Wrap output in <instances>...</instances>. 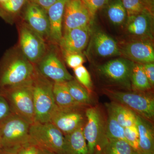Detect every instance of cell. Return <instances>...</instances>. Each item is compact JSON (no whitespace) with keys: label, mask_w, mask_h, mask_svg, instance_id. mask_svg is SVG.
Returning a JSON list of instances; mask_svg holds the SVG:
<instances>
[{"label":"cell","mask_w":154,"mask_h":154,"mask_svg":"<svg viewBox=\"0 0 154 154\" xmlns=\"http://www.w3.org/2000/svg\"><path fill=\"white\" fill-rule=\"evenodd\" d=\"M36 66L19 50H14L0 67V88L22 85L33 80Z\"/></svg>","instance_id":"obj_1"},{"label":"cell","mask_w":154,"mask_h":154,"mask_svg":"<svg viewBox=\"0 0 154 154\" xmlns=\"http://www.w3.org/2000/svg\"><path fill=\"white\" fill-rule=\"evenodd\" d=\"M53 84L54 82L42 75L36 70L32 82L35 122H36L50 121L53 112L57 107L53 92Z\"/></svg>","instance_id":"obj_2"},{"label":"cell","mask_w":154,"mask_h":154,"mask_svg":"<svg viewBox=\"0 0 154 154\" xmlns=\"http://www.w3.org/2000/svg\"><path fill=\"white\" fill-rule=\"evenodd\" d=\"M32 80L15 87L0 88V92L8 101L12 113L22 117L30 125L35 122Z\"/></svg>","instance_id":"obj_3"},{"label":"cell","mask_w":154,"mask_h":154,"mask_svg":"<svg viewBox=\"0 0 154 154\" xmlns=\"http://www.w3.org/2000/svg\"><path fill=\"white\" fill-rule=\"evenodd\" d=\"M86 121L83 133L90 154L101 153L107 141L106 122L98 107H90L85 110Z\"/></svg>","instance_id":"obj_4"},{"label":"cell","mask_w":154,"mask_h":154,"mask_svg":"<svg viewBox=\"0 0 154 154\" xmlns=\"http://www.w3.org/2000/svg\"><path fill=\"white\" fill-rule=\"evenodd\" d=\"M29 134L32 143L56 154H63L64 135L50 122H35L30 125Z\"/></svg>","instance_id":"obj_5"},{"label":"cell","mask_w":154,"mask_h":154,"mask_svg":"<svg viewBox=\"0 0 154 154\" xmlns=\"http://www.w3.org/2000/svg\"><path fill=\"white\" fill-rule=\"evenodd\" d=\"M103 93L113 102L125 106L148 120L154 116V100L152 97L136 92L104 89Z\"/></svg>","instance_id":"obj_6"},{"label":"cell","mask_w":154,"mask_h":154,"mask_svg":"<svg viewBox=\"0 0 154 154\" xmlns=\"http://www.w3.org/2000/svg\"><path fill=\"white\" fill-rule=\"evenodd\" d=\"M30 126L22 117L11 113L0 123L3 148L20 147L32 143L29 134Z\"/></svg>","instance_id":"obj_7"},{"label":"cell","mask_w":154,"mask_h":154,"mask_svg":"<svg viewBox=\"0 0 154 154\" xmlns=\"http://www.w3.org/2000/svg\"><path fill=\"white\" fill-rule=\"evenodd\" d=\"M19 37L21 52L29 61L36 64L47 51L45 39L25 23L19 27Z\"/></svg>","instance_id":"obj_8"},{"label":"cell","mask_w":154,"mask_h":154,"mask_svg":"<svg viewBox=\"0 0 154 154\" xmlns=\"http://www.w3.org/2000/svg\"><path fill=\"white\" fill-rule=\"evenodd\" d=\"M35 65L40 75L54 82H67L73 79L54 49H48Z\"/></svg>","instance_id":"obj_9"},{"label":"cell","mask_w":154,"mask_h":154,"mask_svg":"<svg viewBox=\"0 0 154 154\" xmlns=\"http://www.w3.org/2000/svg\"><path fill=\"white\" fill-rule=\"evenodd\" d=\"M84 108L83 107L62 108L57 106L50 122L64 135L71 133L84 126L86 121Z\"/></svg>","instance_id":"obj_10"},{"label":"cell","mask_w":154,"mask_h":154,"mask_svg":"<svg viewBox=\"0 0 154 154\" xmlns=\"http://www.w3.org/2000/svg\"><path fill=\"white\" fill-rule=\"evenodd\" d=\"M134 62L125 58L112 60L100 66L98 71L102 76L111 82L130 88L131 75Z\"/></svg>","instance_id":"obj_11"},{"label":"cell","mask_w":154,"mask_h":154,"mask_svg":"<svg viewBox=\"0 0 154 154\" xmlns=\"http://www.w3.org/2000/svg\"><path fill=\"white\" fill-rule=\"evenodd\" d=\"M94 19L81 0H67L64 11V31L91 26Z\"/></svg>","instance_id":"obj_12"},{"label":"cell","mask_w":154,"mask_h":154,"mask_svg":"<svg viewBox=\"0 0 154 154\" xmlns=\"http://www.w3.org/2000/svg\"><path fill=\"white\" fill-rule=\"evenodd\" d=\"M152 39L140 38L129 42L119 47L121 55L135 63L154 62V49Z\"/></svg>","instance_id":"obj_13"},{"label":"cell","mask_w":154,"mask_h":154,"mask_svg":"<svg viewBox=\"0 0 154 154\" xmlns=\"http://www.w3.org/2000/svg\"><path fill=\"white\" fill-rule=\"evenodd\" d=\"M91 32V26L64 31L58 43L63 53H82L90 41Z\"/></svg>","instance_id":"obj_14"},{"label":"cell","mask_w":154,"mask_h":154,"mask_svg":"<svg viewBox=\"0 0 154 154\" xmlns=\"http://www.w3.org/2000/svg\"><path fill=\"white\" fill-rule=\"evenodd\" d=\"M25 23L45 39H49L50 25L47 11L30 1L25 9Z\"/></svg>","instance_id":"obj_15"},{"label":"cell","mask_w":154,"mask_h":154,"mask_svg":"<svg viewBox=\"0 0 154 154\" xmlns=\"http://www.w3.org/2000/svg\"><path fill=\"white\" fill-rule=\"evenodd\" d=\"M89 49L93 55L100 58L121 55L117 42L101 30H96L92 34Z\"/></svg>","instance_id":"obj_16"},{"label":"cell","mask_w":154,"mask_h":154,"mask_svg":"<svg viewBox=\"0 0 154 154\" xmlns=\"http://www.w3.org/2000/svg\"><path fill=\"white\" fill-rule=\"evenodd\" d=\"M153 16V13L145 12L127 17V31L132 36L152 40Z\"/></svg>","instance_id":"obj_17"},{"label":"cell","mask_w":154,"mask_h":154,"mask_svg":"<svg viewBox=\"0 0 154 154\" xmlns=\"http://www.w3.org/2000/svg\"><path fill=\"white\" fill-rule=\"evenodd\" d=\"M67 0H58L47 11L50 25L49 39L58 44L63 36L65 6Z\"/></svg>","instance_id":"obj_18"},{"label":"cell","mask_w":154,"mask_h":154,"mask_svg":"<svg viewBox=\"0 0 154 154\" xmlns=\"http://www.w3.org/2000/svg\"><path fill=\"white\" fill-rule=\"evenodd\" d=\"M139 134L140 152L154 154V137L152 125L148 119L137 114L136 123Z\"/></svg>","instance_id":"obj_19"},{"label":"cell","mask_w":154,"mask_h":154,"mask_svg":"<svg viewBox=\"0 0 154 154\" xmlns=\"http://www.w3.org/2000/svg\"><path fill=\"white\" fill-rule=\"evenodd\" d=\"M83 127L65 135L63 154H90L83 135Z\"/></svg>","instance_id":"obj_20"},{"label":"cell","mask_w":154,"mask_h":154,"mask_svg":"<svg viewBox=\"0 0 154 154\" xmlns=\"http://www.w3.org/2000/svg\"><path fill=\"white\" fill-rule=\"evenodd\" d=\"M119 124L124 128L136 125L137 114L123 105L113 102L106 105Z\"/></svg>","instance_id":"obj_21"},{"label":"cell","mask_w":154,"mask_h":154,"mask_svg":"<svg viewBox=\"0 0 154 154\" xmlns=\"http://www.w3.org/2000/svg\"><path fill=\"white\" fill-rule=\"evenodd\" d=\"M53 92L55 104L58 107L62 108L86 107L74 100L69 92L66 82H54Z\"/></svg>","instance_id":"obj_22"},{"label":"cell","mask_w":154,"mask_h":154,"mask_svg":"<svg viewBox=\"0 0 154 154\" xmlns=\"http://www.w3.org/2000/svg\"><path fill=\"white\" fill-rule=\"evenodd\" d=\"M105 7L107 18L113 25L119 26L126 21L127 14L121 0H109Z\"/></svg>","instance_id":"obj_23"},{"label":"cell","mask_w":154,"mask_h":154,"mask_svg":"<svg viewBox=\"0 0 154 154\" xmlns=\"http://www.w3.org/2000/svg\"><path fill=\"white\" fill-rule=\"evenodd\" d=\"M66 84L70 94L76 102L85 107L92 105L90 93L78 81L73 79L67 82Z\"/></svg>","instance_id":"obj_24"},{"label":"cell","mask_w":154,"mask_h":154,"mask_svg":"<svg viewBox=\"0 0 154 154\" xmlns=\"http://www.w3.org/2000/svg\"><path fill=\"white\" fill-rule=\"evenodd\" d=\"M131 86L140 92L149 91L152 86L146 75L141 64L134 63L131 75Z\"/></svg>","instance_id":"obj_25"},{"label":"cell","mask_w":154,"mask_h":154,"mask_svg":"<svg viewBox=\"0 0 154 154\" xmlns=\"http://www.w3.org/2000/svg\"><path fill=\"white\" fill-rule=\"evenodd\" d=\"M107 139L100 153L136 154V152L126 141L123 140Z\"/></svg>","instance_id":"obj_26"},{"label":"cell","mask_w":154,"mask_h":154,"mask_svg":"<svg viewBox=\"0 0 154 154\" xmlns=\"http://www.w3.org/2000/svg\"><path fill=\"white\" fill-rule=\"evenodd\" d=\"M107 118L106 122L105 134L109 139H119L125 140V128L117 122L112 113L107 109ZM126 141V140H125Z\"/></svg>","instance_id":"obj_27"},{"label":"cell","mask_w":154,"mask_h":154,"mask_svg":"<svg viewBox=\"0 0 154 154\" xmlns=\"http://www.w3.org/2000/svg\"><path fill=\"white\" fill-rule=\"evenodd\" d=\"M126 11L127 17L145 12L153 13V9L144 0H121Z\"/></svg>","instance_id":"obj_28"},{"label":"cell","mask_w":154,"mask_h":154,"mask_svg":"<svg viewBox=\"0 0 154 154\" xmlns=\"http://www.w3.org/2000/svg\"><path fill=\"white\" fill-rule=\"evenodd\" d=\"M28 0H8L1 4V8L7 15L11 17H15L19 13Z\"/></svg>","instance_id":"obj_29"},{"label":"cell","mask_w":154,"mask_h":154,"mask_svg":"<svg viewBox=\"0 0 154 154\" xmlns=\"http://www.w3.org/2000/svg\"><path fill=\"white\" fill-rule=\"evenodd\" d=\"M77 81L83 87L91 91L93 87L91 75L85 67L82 65L73 69Z\"/></svg>","instance_id":"obj_30"},{"label":"cell","mask_w":154,"mask_h":154,"mask_svg":"<svg viewBox=\"0 0 154 154\" xmlns=\"http://www.w3.org/2000/svg\"><path fill=\"white\" fill-rule=\"evenodd\" d=\"M124 136L125 140L136 152H140L139 141V134L136 125L125 128Z\"/></svg>","instance_id":"obj_31"},{"label":"cell","mask_w":154,"mask_h":154,"mask_svg":"<svg viewBox=\"0 0 154 154\" xmlns=\"http://www.w3.org/2000/svg\"><path fill=\"white\" fill-rule=\"evenodd\" d=\"M63 54L67 65L71 68H76L83 65L85 62V58L82 53H69Z\"/></svg>","instance_id":"obj_32"},{"label":"cell","mask_w":154,"mask_h":154,"mask_svg":"<svg viewBox=\"0 0 154 154\" xmlns=\"http://www.w3.org/2000/svg\"><path fill=\"white\" fill-rule=\"evenodd\" d=\"M86 6L91 14L92 19H94L96 13L99 10L105 8L109 0H81Z\"/></svg>","instance_id":"obj_33"},{"label":"cell","mask_w":154,"mask_h":154,"mask_svg":"<svg viewBox=\"0 0 154 154\" xmlns=\"http://www.w3.org/2000/svg\"><path fill=\"white\" fill-rule=\"evenodd\" d=\"M12 113L8 101L0 92V123Z\"/></svg>","instance_id":"obj_34"},{"label":"cell","mask_w":154,"mask_h":154,"mask_svg":"<svg viewBox=\"0 0 154 154\" xmlns=\"http://www.w3.org/2000/svg\"><path fill=\"white\" fill-rule=\"evenodd\" d=\"M39 147L33 143H29L20 147L17 154H38Z\"/></svg>","instance_id":"obj_35"},{"label":"cell","mask_w":154,"mask_h":154,"mask_svg":"<svg viewBox=\"0 0 154 154\" xmlns=\"http://www.w3.org/2000/svg\"><path fill=\"white\" fill-rule=\"evenodd\" d=\"M143 68L149 82L152 86L154 85V63H149L143 64Z\"/></svg>","instance_id":"obj_36"},{"label":"cell","mask_w":154,"mask_h":154,"mask_svg":"<svg viewBox=\"0 0 154 154\" xmlns=\"http://www.w3.org/2000/svg\"><path fill=\"white\" fill-rule=\"evenodd\" d=\"M30 2L35 3L38 6H40L42 8L48 11V9L54 5L58 0H29Z\"/></svg>","instance_id":"obj_37"},{"label":"cell","mask_w":154,"mask_h":154,"mask_svg":"<svg viewBox=\"0 0 154 154\" xmlns=\"http://www.w3.org/2000/svg\"><path fill=\"white\" fill-rule=\"evenodd\" d=\"M19 147L3 148L0 152V154H17V150Z\"/></svg>","instance_id":"obj_38"},{"label":"cell","mask_w":154,"mask_h":154,"mask_svg":"<svg viewBox=\"0 0 154 154\" xmlns=\"http://www.w3.org/2000/svg\"><path fill=\"white\" fill-rule=\"evenodd\" d=\"M38 154H56L53 152H52L50 151L45 149L41 148L39 147Z\"/></svg>","instance_id":"obj_39"},{"label":"cell","mask_w":154,"mask_h":154,"mask_svg":"<svg viewBox=\"0 0 154 154\" xmlns=\"http://www.w3.org/2000/svg\"><path fill=\"white\" fill-rule=\"evenodd\" d=\"M152 9L154 10V1L152 0H144Z\"/></svg>","instance_id":"obj_40"},{"label":"cell","mask_w":154,"mask_h":154,"mask_svg":"<svg viewBox=\"0 0 154 154\" xmlns=\"http://www.w3.org/2000/svg\"><path fill=\"white\" fill-rule=\"evenodd\" d=\"M3 148L2 140V135H1V132H0V152L2 150Z\"/></svg>","instance_id":"obj_41"},{"label":"cell","mask_w":154,"mask_h":154,"mask_svg":"<svg viewBox=\"0 0 154 154\" xmlns=\"http://www.w3.org/2000/svg\"><path fill=\"white\" fill-rule=\"evenodd\" d=\"M8 0H0V5L2 4L3 3H5Z\"/></svg>","instance_id":"obj_42"},{"label":"cell","mask_w":154,"mask_h":154,"mask_svg":"<svg viewBox=\"0 0 154 154\" xmlns=\"http://www.w3.org/2000/svg\"><path fill=\"white\" fill-rule=\"evenodd\" d=\"M136 154H148L146 153L142 152H137Z\"/></svg>","instance_id":"obj_43"},{"label":"cell","mask_w":154,"mask_h":154,"mask_svg":"<svg viewBox=\"0 0 154 154\" xmlns=\"http://www.w3.org/2000/svg\"><path fill=\"white\" fill-rule=\"evenodd\" d=\"M102 154L101 153H99V154Z\"/></svg>","instance_id":"obj_44"},{"label":"cell","mask_w":154,"mask_h":154,"mask_svg":"<svg viewBox=\"0 0 154 154\" xmlns=\"http://www.w3.org/2000/svg\"><path fill=\"white\" fill-rule=\"evenodd\" d=\"M152 1H154V0H152Z\"/></svg>","instance_id":"obj_45"}]
</instances>
